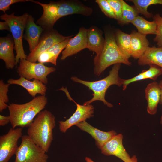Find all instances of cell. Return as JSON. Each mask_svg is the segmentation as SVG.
I'll return each instance as SVG.
<instances>
[{
  "label": "cell",
  "instance_id": "cell-19",
  "mask_svg": "<svg viewBox=\"0 0 162 162\" xmlns=\"http://www.w3.org/2000/svg\"><path fill=\"white\" fill-rule=\"evenodd\" d=\"M103 32L97 27L93 26L87 30V48L90 51L99 55L102 51L105 44Z\"/></svg>",
  "mask_w": 162,
  "mask_h": 162
},
{
  "label": "cell",
  "instance_id": "cell-4",
  "mask_svg": "<svg viewBox=\"0 0 162 162\" xmlns=\"http://www.w3.org/2000/svg\"><path fill=\"white\" fill-rule=\"evenodd\" d=\"M55 125V118L52 112L43 110L28 127L27 135L47 153L53 140V129Z\"/></svg>",
  "mask_w": 162,
  "mask_h": 162
},
{
  "label": "cell",
  "instance_id": "cell-7",
  "mask_svg": "<svg viewBox=\"0 0 162 162\" xmlns=\"http://www.w3.org/2000/svg\"><path fill=\"white\" fill-rule=\"evenodd\" d=\"M16 152L14 162H47L46 152L36 145L28 135L22 136Z\"/></svg>",
  "mask_w": 162,
  "mask_h": 162
},
{
  "label": "cell",
  "instance_id": "cell-31",
  "mask_svg": "<svg viewBox=\"0 0 162 162\" xmlns=\"http://www.w3.org/2000/svg\"><path fill=\"white\" fill-rule=\"evenodd\" d=\"M73 36V35H71L70 37L62 42L56 44L47 51L51 52L58 58L62 50L65 48L70 38Z\"/></svg>",
  "mask_w": 162,
  "mask_h": 162
},
{
  "label": "cell",
  "instance_id": "cell-32",
  "mask_svg": "<svg viewBox=\"0 0 162 162\" xmlns=\"http://www.w3.org/2000/svg\"><path fill=\"white\" fill-rule=\"evenodd\" d=\"M57 58L51 52L46 51L42 53L39 56L38 61L39 63H50L56 65Z\"/></svg>",
  "mask_w": 162,
  "mask_h": 162
},
{
  "label": "cell",
  "instance_id": "cell-11",
  "mask_svg": "<svg viewBox=\"0 0 162 162\" xmlns=\"http://www.w3.org/2000/svg\"><path fill=\"white\" fill-rule=\"evenodd\" d=\"M64 91L68 99L73 101L76 105L75 112L68 119L65 121L58 122L59 129L61 132L65 133L70 128L74 125L84 121L93 116L94 107L90 104L86 105H81L77 103L70 96L66 88L62 87L59 89Z\"/></svg>",
  "mask_w": 162,
  "mask_h": 162
},
{
  "label": "cell",
  "instance_id": "cell-9",
  "mask_svg": "<svg viewBox=\"0 0 162 162\" xmlns=\"http://www.w3.org/2000/svg\"><path fill=\"white\" fill-rule=\"evenodd\" d=\"M70 36H64L53 28L44 30L38 45L34 51L27 56L26 59L29 62L36 63L39 56L42 53Z\"/></svg>",
  "mask_w": 162,
  "mask_h": 162
},
{
  "label": "cell",
  "instance_id": "cell-6",
  "mask_svg": "<svg viewBox=\"0 0 162 162\" xmlns=\"http://www.w3.org/2000/svg\"><path fill=\"white\" fill-rule=\"evenodd\" d=\"M29 15L25 13L20 16H16L14 12L8 15H1L0 18L8 24L14 42V50L16 51V67L21 59H26L27 56L25 53L22 44L24 32Z\"/></svg>",
  "mask_w": 162,
  "mask_h": 162
},
{
  "label": "cell",
  "instance_id": "cell-25",
  "mask_svg": "<svg viewBox=\"0 0 162 162\" xmlns=\"http://www.w3.org/2000/svg\"><path fill=\"white\" fill-rule=\"evenodd\" d=\"M133 3L134 6L139 14H141L147 18L153 17L152 13L147 10L148 7L152 5L160 4L162 5V0H128Z\"/></svg>",
  "mask_w": 162,
  "mask_h": 162
},
{
  "label": "cell",
  "instance_id": "cell-13",
  "mask_svg": "<svg viewBox=\"0 0 162 162\" xmlns=\"http://www.w3.org/2000/svg\"><path fill=\"white\" fill-rule=\"evenodd\" d=\"M87 30L84 27L80 28L78 33L70 38L65 48L62 52L61 60L77 53L87 48Z\"/></svg>",
  "mask_w": 162,
  "mask_h": 162
},
{
  "label": "cell",
  "instance_id": "cell-26",
  "mask_svg": "<svg viewBox=\"0 0 162 162\" xmlns=\"http://www.w3.org/2000/svg\"><path fill=\"white\" fill-rule=\"evenodd\" d=\"M122 18L118 23L125 24L131 23L139 14L135 7L130 6L122 0Z\"/></svg>",
  "mask_w": 162,
  "mask_h": 162
},
{
  "label": "cell",
  "instance_id": "cell-24",
  "mask_svg": "<svg viewBox=\"0 0 162 162\" xmlns=\"http://www.w3.org/2000/svg\"><path fill=\"white\" fill-rule=\"evenodd\" d=\"M131 23L136 27L138 32L142 34H156V24L154 21H149L139 15Z\"/></svg>",
  "mask_w": 162,
  "mask_h": 162
},
{
  "label": "cell",
  "instance_id": "cell-2",
  "mask_svg": "<svg viewBox=\"0 0 162 162\" xmlns=\"http://www.w3.org/2000/svg\"><path fill=\"white\" fill-rule=\"evenodd\" d=\"M47 103V97L40 95L34 97L25 104H10L8 108L12 128L28 127L36 116L45 108Z\"/></svg>",
  "mask_w": 162,
  "mask_h": 162
},
{
  "label": "cell",
  "instance_id": "cell-15",
  "mask_svg": "<svg viewBox=\"0 0 162 162\" xmlns=\"http://www.w3.org/2000/svg\"><path fill=\"white\" fill-rule=\"evenodd\" d=\"M34 20L32 15H29L23 36V38L28 44L30 52L34 51L38 45L41 35L44 31L41 26L34 22Z\"/></svg>",
  "mask_w": 162,
  "mask_h": 162
},
{
  "label": "cell",
  "instance_id": "cell-35",
  "mask_svg": "<svg viewBox=\"0 0 162 162\" xmlns=\"http://www.w3.org/2000/svg\"><path fill=\"white\" fill-rule=\"evenodd\" d=\"M0 30H7L10 32L9 25L5 21L0 22Z\"/></svg>",
  "mask_w": 162,
  "mask_h": 162
},
{
  "label": "cell",
  "instance_id": "cell-14",
  "mask_svg": "<svg viewBox=\"0 0 162 162\" xmlns=\"http://www.w3.org/2000/svg\"><path fill=\"white\" fill-rule=\"evenodd\" d=\"M14 45L13 38L10 34L0 38V59L4 61L8 69H12L16 66Z\"/></svg>",
  "mask_w": 162,
  "mask_h": 162
},
{
  "label": "cell",
  "instance_id": "cell-23",
  "mask_svg": "<svg viewBox=\"0 0 162 162\" xmlns=\"http://www.w3.org/2000/svg\"><path fill=\"white\" fill-rule=\"evenodd\" d=\"M115 34L117 46L122 54L129 59L131 57L130 34L119 29L116 30Z\"/></svg>",
  "mask_w": 162,
  "mask_h": 162
},
{
  "label": "cell",
  "instance_id": "cell-3",
  "mask_svg": "<svg viewBox=\"0 0 162 162\" xmlns=\"http://www.w3.org/2000/svg\"><path fill=\"white\" fill-rule=\"evenodd\" d=\"M105 44L103 50L94 58V74L99 76L108 67L112 65L122 63L130 66L131 63L121 52L117 46L115 32L110 28H105Z\"/></svg>",
  "mask_w": 162,
  "mask_h": 162
},
{
  "label": "cell",
  "instance_id": "cell-33",
  "mask_svg": "<svg viewBox=\"0 0 162 162\" xmlns=\"http://www.w3.org/2000/svg\"><path fill=\"white\" fill-rule=\"evenodd\" d=\"M31 0H0V10L3 11L4 14L10 9V6L12 4L18 3L32 2Z\"/></svg>",
  "mask_w": 162,
  "mask_h": 162
},
{
  "label": "cell",
  "instance_id": "cell-36",
  "mask_svg": "<svg viewBox=\"0 0 162 162\" xmlns=\"http://www.w3.org/2000/svg\"><path fill=\"white\" fill-rule=\"evenodd\" d=\"M158 83L161 90V95L159 104L162 105V80H161ZM160 122L161 123H162V114Z\"/></svg>",
  "mask_w": 162,
  "mask_h": 162
},
{
  "label": "cell",
  "instance_id": "cell-17",
  "mask_svg": "<svg viewBox=\"0 0 162 162\" xmlns=\"http://www.w3.org/2000/svg\"><path fill=\"white\" fill-rule=\"evenodd\" d=\"M7 83L10 85H17L23 87L34 98L37 94L45 96L47 89L46 85L41 81L36 79L31 81L22 77L18 79H9Z\"/></svg>",
  "mask_w": 162,
  "mask_h": 162
},
{
  "label": "cell",
  "instance_id": "cell-28",
  "mask_svg": "<svg viewBox=\"0 0 162 162\" xmlns=\"http://www.w3.org/2000/svg\"><path fill=\"white\" fill-rule=\"evenodd\" d=\"M153 19L156 24V34L153 40L158 47L162 46V17L157 14L153 16Z\"/></svg>",
  "mask_w": 162,
  "mask_h": 162
},
{
  "label": "cell",
  "instance_id": "cell-37",
  "mask_svg": "<svg viewBox=\"0 0 162 162\" xmlns=\"http://www.w3.org/2000/svg\"><path fill=\"white\" fill-rule=\"evenodd\" d=\"M126 162H138V160L136 156L135 155H133L132 158H130L129 161Z\"/></svg>",
  "mask_w": 162,
  "mask_h": 162
},
{
  "label": "cell",
  "instance_id": "cell-12",
  "mask_svg": "<svg viewBox=\"0 0 162 162\" xmlns=\"http://www.w3.org/2000/svg\"><path fill=\"white\" fill-rule=\"evenodd\" d=\"M123 139L122 134L115 135L100 149L101 153L107 156H115L124 162L128 161L131 158L124 147Z\"/></svg>",
  "mask_w": 162,
  "mask_h": 162
},
{
  "label": "cell",
  "instance_id": "cell-38",
  "mask_svg": "<svg viewBox=\"0 0 162 162\" xmlns=\"http://www.w3.org/2000/svg\"><path fill=\"white\" fill-rule=\"evenodd\" d=\"M85 160L86 162H95L88 157H86L85 158Z\"/></svg>",
  "mask_w": 162,
  "mask_h": 162
},
{
  "label": "cell",
  "instance_id": "cell-30",
  "mask_svg": "<svg viewBox=\"0 0 162 162\" xmlns=\"http://www.w3.org/2000/svg\"><path fill=\"white\" fill-rule=\"evenodd\" d=\"M112 8L118 22L121 20L122 10V0H107Z\"/></svg>",
  "mask_w": 162,
  "mask_h": 162
},
{
  "label": "cell",
  "instance_id": "cell-29",
  "mask_svg": "<svg viewBox=\"0 0 162 162\" xmlns=\"http://www.w3.org/2000/svg\"><path fill=\"white\" fill-rule=\"evenodd\" d=\"M95 2L106 16L110 18L116 19L114 13L107 0H96Z\"/></svg>",
  "mask_w": 162,
  "mask_h": 162
},
{
  "label": "cell",
  "instance_id": "cell-34",
  "mask_svg": "<svg viewBox=\"0 0 162 162\" xmlns=\"http://www.w3.org/2000/svg\"><path fill=\"white\" fill-rule=\"evenodd\" d=\"M10 122V118L9 115L7 116L0 115V125L4 126Z\"/></svg>",
  "mask_w": 162,
  "mask_h": 162
},
{
  "label": "cell",
  "instance_id": "cell-27",
  "mask_svg": "<svg viewBox=\"0 0 162 162\" xmlns=\"http://www.w3.org/2000/svg\"><path fill=\"white\" fill-rule=\"evenodd\" d=\"M10 85L5 83L2 80H0V112L8 107V105L6 103L9 101L7 94L9 91V88Z\"/></svg>",
  "mask_w": 162,
  "mask_h": 162
},
{
  "label": "cell",
  "instance_id": "cell-16",
  "mask_svg": "<svg viewBox=\"0 0 162 162\" xmlns=\"http://www.w3.org/2000/svg\"><path fill=\"white\" fill-rule=\"evenodd\" d=\"M75 125L80 129L89 134L95 140L96 144L101 149L103 146L117 134L114 130L105 132L100 130L91 125L86 121L81 122Z\"/></svg>",
  "mask_w": 162,
  "mask_h": 162
},
{
  "label": "cell",
  "instance_id": "cell-20",
  "mask_svg": "<svg viewBox=\"0 0 162 162\" xmlns=\"http://www.w3.org/2000/svg\"><path fill=\"white\" fill-rule=\"evenodd\" d=\"M130 34L131 57L135 59H139L149 47V41L146 35L136 31H133Z\"/></svg>",
  "mask_w": 162,
  "mask_h": 162
},
{
  "label": "cell",
  "instance_id": "cell-10",
  "mask_svg": "<svg viewBox=\"0 0 162 162\" xmlns=\"http://www.w3.org/2000/svg\"><path fill=\"white\" fill-rule=\"evenodd\" d=\"M22 128H11L6 134L0 136V162H8L18 148L19 140L22 136Z\"/></svg>",
  "mask_w": 162,
  "mask_h": 162
},
{
  "label": "cell",
  "instance_id": "cell-1",
  "mask_svg": "<svg viewBox=\"0 0 162 162\" xmlns=\"http://www.w3.org/2000/svg\"><path fill=\"white\" fill-rule=\"evenodd\" d=\"M31 2L40 5L43 8V14L36 24L44 30L53 29L56 22L63 17L74 14L89 16L93 12L92 8L85 5L79 0L50 1L47 4L33 0Z\"/></svg>",
  "mask_w": 162,
  "mask_h": 162
},
{
  "label": "cell",
  "instance_id": "cell-22",
  "mask_svg": "<svg viewBox=\"0 0 162 162\" xmlns=\"http://www.w3.org/2000/svg\"><path fill=\"white\" fill-rule=\"evenodd\" d=\"M148 70H144L137 76L127 80H124L122 85L123 90H125L130 83L141 80L150 79L155 81L157 78L162 75V68L155 64L149 65Z\"/></svg>",
  "mask_w": 162,
  "mask_h": 162
},
{
  "label": "cell",
  "instance_id": "cell-21",
  "mask_svg": "<svg viewBox=\"0 0 162 162\" xmlns=\"http://www.w3.org/2000/svg\"><path fill=\"white\" fill-rule=\"evenodd\" d=\"M138 62L140 66L155 64L162 68V46L148 47Z\"/></svg>",
  "mask_w": 162,
  "mask_h": 162
},
{
  "label": "cell",
  "instance_id": "cell-18",
  "mask_svg": "<svg viewBox=\"0 0 162 162\" xmlns=\"http://www.w3.org/2000/svg\"><path fill=\"white\" fill-rule=\"evenodd\" d=\"M145 98L147 102V111L152 115L156 114L160 103L161 90L159 83L156 81L149 83L145 90Z\"/></svg>",
  "mask_w": 162,
  "mask_h": 162
},
{
  "label": "cell",
  "instance_id": "cell-5",
  "mask_svg": "<svg viewBox=\"0 0 162 162\" xmlns=\"http://www.w3.org/2000/svg\"><path fill=\"white\" fill-rule=\"evenodd\" d=\"M121 64H117L114 65L109 75L99 80L89 81L81 80L76 76L71 77V80L73 81L84 85L93 92L92 98L85 102L84 105L90 104L94 101L100 100L102 101L108 107H112V104L106 100L105 96L106 91L111 86L116 85L120 87L122 86L124 79L121 78L118 74Z\"/></svg>",
  "mask_w": 162,
  "mask_h": 162
},
{
  "label": "cell",
  "instance_id": "cell-8",
  "mask_svg": "<svg viewBox=\"0 0 162 162\" xmlns=\"http://www.w3.org/2000/svg\"><path fill=\"white\" fill-rule=\"evenodd\" d=\"M56 70L54 67L46 66L42 63L32 62L26 59L20 60L17 69V72L20 77L29 80H38L45 85L48 82V76Z\"/></svg>",
  "mask_w": 162,
  "mask_h": 162
}]
</instances>
